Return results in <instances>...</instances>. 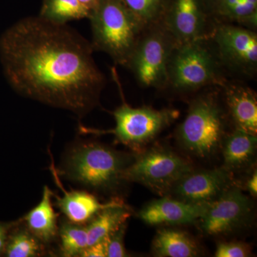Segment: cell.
<instances>
[{
  "label": "cell",
  "instance_id": "cell-1",
  "mask_svg": "<svg viewBox=\"0 0 257 257\" xmlns=\"http://www.w3.org/2000/svg\"><path fill=\"white\" fill-rule=\"evenodd\" d=\"M93 52L67 24L40 16L19 20L0 38L3 70L15 92L81 119L99 104L106 83Z\"/></svg>",
  "mask_w": 257,
  "mask_h": 257
},
{
  "label": "cell",
  "instance_id": "cell-2",
  "mask_svg": "<svg viewBox=\"0 0 257 257\" xmlns=\"http://www.w3.org/2000/svg\"><path fill=\"white\" fill-rule=\"evenodd\" d=\"M130 162L128 155L104 144L79 140L66 150L57 172L86 188L108 192L124 181L123 172Z\"/></svg>",
  "mask_w": 257,
  "mask_h": 257
},
{
  "label": "cell",
  "instance_id": "cell-3",
  "mask_svg": "<svg viewBox=\"0 0 257 257\" xmlns=\"http://www.w3.org/2000/svg\"><path fill=\"white\" fill-rule=\"evenodd\" d=\"M94 51L104 52L115 64L126 67L147 28L122 0H100L89 18Z\"/></svg>",
  "mask_w": 257,
  "mask_h": 257
},
{
  "label": "cell",
  "instance_id": "cell-4",
  "mask_svg": "<svg viewBox=\"0 0 257 257\" xmlns=\"http://www.w3.org/2000/svg\"><path fill=\"white\" fill-rule=\"evenodd\" d=\"M226 80V71L209 39L176 45L169 62L166 89L187 94L220 87Z\"/></svg>",
  "mask_w": 257,
  "mask_h": 257
},
{
  "label": "cell",
  "instance_id": "cell-5",
  "mask_svg": "<svg viewBox=\"0 0 257 257\" xmlns=\"http://www.w3.org/2000/svg\"><path fill=\"white\" fill-rule=\"evenodd\" d=\"M226 114L216 91L196 96L177 130L179 145L199 158L214 155L226 136Z\"/></svg>",
  "mask_w": 257,
  "mask_h": 257
},
{
  "label": "cell",
  "instance_id": "cell-6",
  "mask_svg": "<svg viewBox=\"0 0 257 257\" xmlns=\"http://www.w3.org/2000/svg\"><path fill=\"white\" fill-rule=\"evenodd\" d=\"M177 45L162 23L145 29L126 68L144 88L165 89L171 55Z\"/></svg>",
  "mask_w": 257,
  "mask_h": 257
},
{
  "label": "cell",
  "instance_id": "cell-7",
  "mask_svg": "<svg viewBox=\"0 0 257 257\" xmlns=\"http://www.w3.org/2000/svg\"><path fill=\"white\" fill-rule=\"evenodd\" d=\"M115 127L111 130H96V135L111 133L116 143L133 150H140L178 119L179 111L173 108L157 109L152 106L133 107L126 103L112 113Z\"/></svg>",
  "mask_w": 257,
  "mask_h": 257
},
{
  "label": "cell",
  "instance_id": "cell-8",
  "mask_svg": "<svg viewBox=\"0 0 257 257\" xmlns=\"http://www.w3.org/2000/svg\"><path fill=\"white\" fill-rule=\"evenodd\" d=\"M193 170L185 159L165 147H156L140 154L123 172L122 178L165 194L179 179Z\"/></svg>",
  "mask_w": 257,
  "mask_h": 257
},
{
  "label": "cell",
  "instance_id": "cell-9",
  "mask_svg": "<svg viewBox=\"0 0 257 257\" xmlns=\"http://www.w3.org/2000/svg\"><path fill=\"white\" fill-rule=\"evenodd\" d=\"M209 40L225 71L246 78L256 75V31L234 24L216 23Z\"/></svg>",
  "mask_w": 257,
  "mask_h": 257
},
{
  "label": "cell",
  "instance_id": "cell-10",
  "mask_svg": "<svg viewBox=\"0 0 257 257\" xmlns=\"http://www.w3.org/2000/svg\"><path fill=\"white\" fill-rule=\"evenodd\" d=\"M162 23L177 45L209 40L216 24L203 0H172Z\"/></svg>",
  "mask_w": 257,
  "mask_h": 257
},
{
  "label": "cell",
  "instance_id": "cell-11",
  "mask_svg": "<svg viewBox=\"0 0 257 257\" xmlns=\"http://www.w3.org/2000/svg\"><path fill=\"white\" fill-rule=\"evenodd\" d=\"M252 204L239 187L231 186L209 204L199 220L208 235L229 234L243 226L251 216Z\"/></svg>",
  "mask_w": 257,
  "mask_h": 257
},
{
  "label": "cell",
  "instance_id": "cell-12",
  "mask_svg": "<svg viewBox=\"0 0 257 257\" xmlns=\"http://www.w3.org/2000/svg\"><path fill=\"white\" fill-rule=\"evenodd\" d=\"M232 186L231 172L222 167L211 170L191 171L179 179L170 192L187 202H212Z\"/></svg>",
  "mask_w": 257,
  "mask_h": 257
},
{
  "label": "cell",
  "instance_id": "cell-13",
  "mask_svg": "<svg viewBox=\"0 0 257 257\" xmlns=\"http://www.w3.org/2000/svg\"><path fill=\"white\" fill-rule=\"evenodd\" d=\"M210 203L198 204L177 198L162 197L146 204L139 212V216L151 226L192 224L202 217Z\"/></svg>",
  "mask_w": 257,
  "mask_h": 257
},
{
  "label": "cell",
  "instance_id": "cell-14",
  "mask_svg": "<svg viewBox=\"0 0 257 257\" xmlns=\"http://www.w3.org/2000/svg\"><path fill=\"white\" fill-rule=\"evenodd\" d=\"M226 114L235 128L257 134V97L252 89L239 82L226 80L221 87Z\"/></svg>",
  "mask_w": 257,
  "mask_h": 257
},
{
  "label": "cell",
  "instance_id": "cell-15",
  "mask_svg": "<svg viewBox=\"0 0 257 257\" xmlns=\"http://www.w3.org/2000/svg\"><path fill=\"white\" fill-rule=\"evenodd\" d=\"M52 175L57 186L63 192L62 197L55 196L56 204L65 216L66 219L78 224H87L101 210L113 205L118 199L106 203H101L95 196L85 191H67L62 187L59 175L52 165Z\"/></svg>",
  "mask_w": 257,
  "mask_h": 257
},
{
  "label": "cell",
  "instance_id": "cell-16",
  "mask_svg": "<svg viewBox=\"0 0 257 257\" xmlns=\"http://www.w3.org/2000/svg\"><path fill=\"white\" fill-rule=\"evenodd\" d=\"M54 193L45 186L40 203L23 217L24 224L45 245L50 244L58 235L57 215L52 204Z\"/></svg>",
  "mask_w": 257,
  "mask_h": 257
},
{
  "label": "cell",
  "instance_id": "cell-17",
  "mask_svg": "<svg viewBox=\"0 0 257 257\" xmlns=\"http://www.w3.org/2000/svg\"><path fill=\"white\" fill-rule=\"evenodd\" d=\"M256 145V135L234 128L221 145L224 168L231 172L248 167L254 158Z\"/></svg>",
  "mask_w": 257,
  "mask_h": 257
},
{
  "label": "cell",
  "instance_id": "cell-18",
  "mask_svg": "<svg viewBox=\"0 0 257 257\" xmlns=\"http://www.w3.org/2000/svg\"><path fill=\"white\" fill-rule=\"evenodd\" d=\"M152 251L161 257H194L199 254L197 242L181 230L162 228L152 242Z\"/></svg>",
  "mask_w": 257,
  "mask_h": 257
},
{
  "label": "cell",
  "instance_id": "cell-19",
  "mask_svg": "<svg viewBox=\"0 0 257 257\" xmlns=\"http://www.w3.org/2000/svg\"><path fill=\"white\" fill-rule=\"evenodd\" d=\"M131 215L130 209L118 199L113 205L99 211L88 222V246L106 239L121 226Z\"/></svg>",
  "mask_w": 257,
  "mask_h": 257
},
{
  "label": "cell",
  "instance_id": "cell-20",
  "mask_svg": "<svg viewBox=\"0 0 257 257\" xmlns=\"http://www.w3.org/2000/svg\"><path fill=\"white\" fill-rule=\"evenodd\" d=\"M216 23L236 24L257 30V0H224L211 13Z\"/></svg>",
  "mask_w": 257,
  "mask_h": 257
},
{
  "label": "cell",
  "instance_id": "cell-21",
  "mask_svg": "<svg viewBox=\"0 0 257 257\" xmlns=\"http://www.w3.org/2000/svg\"><path fill=\"white\" fill-rule=\"evenodd\" d=\"M38 16L50 23L66 25L89 19L90 14L78 0H43Z\"/></svg>",
  "mask_w": 257,
  "mask_h": 257
},
{
  "label": "cell",
  "instance_id": "cell-22",
  "mask_svg": "<svg viewBox=\"0 0 257 257\" xmlns=\"http://www.w3.org/2000/svg\"><path fill=\"white\" fill-rule=\"evenodd\" d=\"M58 235L60 239L61 254L64 257L80 256L88 246L86 224H74L65 219L61 223Z\"/></svg>",
  "mask_w": 257,
  "mask_h": 257
},
{
  "label": "cell",
  "instance_id": "cell-23",
  "mask_svg": "<svg viewBox=\"0 0 257 257\" xmlns=\"http://www.w3.org/2000/svg\"><path fill=\"white\" fill-rule=\"evenodd\" d=\"M45 246L23 224L7 240L5 250L8 257H36L43 254Z\"/></svg>",
  "mask_w": 257,
  "mask_h": 257
},
{
  "label": "cell",
  "instance_id": "cell-24",
  "mask_svg": "<svg viewBox=\"0 0 257 257\" xmlns=\"http://www.w3.org/2000/svg\"><path fill=\"white\" fill-rule=\"evenodd\" d=\"M172 0H122L145 26L162 23Z\"/></svg>",
  "mask_w": 257,
  "mask_h": 257
},
{
  "label": "cell",
  "instance_id": "cell-25",
  "mask_svg": "<svg viewBox=\"0 0 257 257\" xmlns=\"http://www.w3.org/2000/svg\"><path fill=\"white\" fill-rule=\"evenodd\" d=\"M126 228L127 221H125L116 231L108 236L106 257L128 256L124 241Z\"/></svg>",
  "mask_w": 257,
  "mask_h": 257
},
{
  "label": "cell",
  "instance_id": "cell-26",
  "mask_svg": "<svg viewBox=\"0 0 257 257\" xmlns=\"http://www.w3.org/2000/svg\"><path fill=\"white\" fill-rule=\"evenodd\" d=\"M249 255L247 245L241 242H219L216 246V257H245Z\"/></svg>",
  "mask_w": 257,
  "mask_h": 257
},
{
  "label": "cell",
  "instance_id": "cell-27",
  "mask_svg": "<svg viewBox=\"0 0 257 257\" xmlns=\"http://www.w3.org/2000/svg\"><path fill=\"white\" fill-rule=\"evenodd\" d=\"M107 238L90 246H88L83 251L80 257H106Z\"/></svg>",
  "mask_w": 257,
  "mask_h": 257
},
{
  "label": "cell",
  "instance_id": "cell-28",
  "mask_svg": "<svg viewBox=\"0 0 257 257\" xmlns=\"http://www.w3.org/2000/svg\"><path fill=\"white\" fill-rule=\"evenodd\" d=\"M246 189L253 197H256L257 194V174L255 172L252 176L248 179L246 183Z\"/></svg>",
  "mask_w": 257,
  "mask_h": 257
},
{
  "label": "cell",
  "instance_id": "cell-29",
  "mask_svg": "<svg viewBox=\"0 0 257 257\" xmlns=\"http://www.w3.org/2000/svg\"><path fill=\"white\" fill-rule=\"evenodd\" d=\"M78 1L91 15L97 8L100 0H78Z\"/></svg>",
  "mask_w": 257,
  "mask_h": 257
},
{
  "label": "cell",
  "instance_id": "cell-30",
  "mask_svg": "<svg viewBox=\"0 0 257 257\" xmlns=\"http://www.w3.org/2000/svg\"><path fill=\"white\" fill-rule=\"evenodd\" d=\"M9 226L0 224V253L3 252L6 246L8 231Z\"/></svg>",
  "mask_w": 257,
  "mask_h": 257
},
{
  "label": "cell",
  "instance_id": "cell-31",
  "mask_svg": "<svg viewBox=\"0 0 257 257\" xmlns=\"http://www.w3.org/2000/svg\"><path fill=\"white\" fill-rule=\"evenodd\" d=\"M223 1H224V0H203V2H204V4H205L206 7H207L211 15L212 12L214 11Z\"/></svg>",
  "mask_w": 257,
  "mask_h": 257
}]
</instances>
